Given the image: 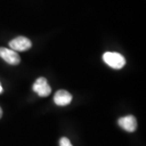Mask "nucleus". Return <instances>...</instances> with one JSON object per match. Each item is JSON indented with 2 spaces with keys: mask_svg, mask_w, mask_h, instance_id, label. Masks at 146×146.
I'll use <instances>...</instances> for the list:
<instances>
[{
  "mask_svg": "<svg viewBox=\"0 0 146 146\" xmlns=\"http://www.w3.org/2000/svg\"><path fill=\"white\" fill-rule=\"evenodd\" d=\"M104 62L110 68L114 69H121L126 63L125 58L119 53L106 52L103 54Z\"/></svg>",
  "mask_w": 146,
  "mask_h": 146,
  "instance_id": "f257e3e1",
  "label": "nucleus"
},
{
  "mask_svg": "<svg viewBox=\"0 0 146 146\" xmlns=\"http://www.w3.org/2000/svg\"><path fill=\"white\" fill-rule=\"evenodd\" d=\"M9 46L14 51H25L31 48L32 42L25 36H17L9 42Z\"/></svg>",
  "mask_w": 146,
  "mask_h": 146,
  "instance_id": "f03ea898",
  "label": "nucleus"
},
{
  "mask_svg": "<svg viewBox=\"0 0 146 146\" xmlns=\"http://www.w3.org/2000/svg\"><path fill=\"white\" fill-rule=\"evenodd\" d=\"M2 92H3V87H2L1 84H0V94H1Z\"/></svg>",
  "mask_w": 146,
  "mask_h": 146,
  "instance_id": "1a4fd4ad",
  "label": "nucleus"
},
{
  "mask_svg": "<svg viewBox=\"0 0 146 146\" xmlns=\"http://www.w3.org/2000/svg\"><path fill=\"white\" fill-rule=\"evenodd\" d=\"M59 145L60 146H73L67 137H62L59 141Z\"/></svg>",
  "mask_w": 146,
  "mask_h": 146,
  "instance_id": "0eeeda50",
  "label": "nucleus"
},
{
  "mask_svg": "<svg viewBox=\"0 0 146 146\" xmlns=\"http://www.w3.org/2000/svg\"><path fill=\"white\" fill-rule=\"evenodd\" d=\"M33 90L40 97H47L51 93V88L44 77H39L36 80L33 85Z\"/></svg>",
  "mask_w": 146,
  "mask_h": 146,
  "instance_id": "7ed1b4c3",
  "label": "nucleus"
},
{
  "mask_svg": "<svg viewBox=\"0 0 146 146\" xmlns=\"http://www.w3.org/2000/svg\"><path fill=\"white\" fill-rule=\"evenodd\" d=\"M2 115H3V110H2L1 107H0V119H1V117H2Z\"/></svg>",
  "mask_w": 146,
  "mask_h": 146,
  "instance_id": "6e6552de",
  "label": "nucleus"
},
{
  "mask_svg": "<svg viewBox=\"0 0 146 146\" xmlns=\"http://www.w3.org/2000/svg\"><path fill=\"white\" fill-rule=\"evenodd\" d=\"M119 125L128 132H133L136 130L137 122L136 118L133 115H127L125 117H122L118 120Z\"/></svg>",
  "mask_w": 146,
  "mask_h": 146,
  "instance_id": "39448f33",
  "label": "nucleus"
},
{
  "mask_svg": "<svg viewBox=\"0 0 146 146\" xmlns=\"http://www.w3.org/2000/svg\"><path fill=\"white\" fill-rule=\"evenodd\" d=\"M72 100V96L71 95V94L63 89L58 90L57 93L54 94V101L55 104L58 106H61L70 104Z\"/></svg>",
  "mask_w": 146,
  "mask_h": 146,
  "instance_id": "423d86ee",
  "label": "nucleus"
},
{
  "mask_svg": "<svg viewBox=\"0 0 146 146\" xmlns=\"http://www.w3.org/2000/svg\"><path fill=\"white\" fill-rule=\"evenodd\" d=\"M0 57L11 65H16L21 62V58L16 51L4 47L0 48Z\"/></svg>",
  "mask_w": 146,
  "mask_h": 146,
  "instance_id": "20e7f679",
  "label": "nucleus"
}]
</instances>
